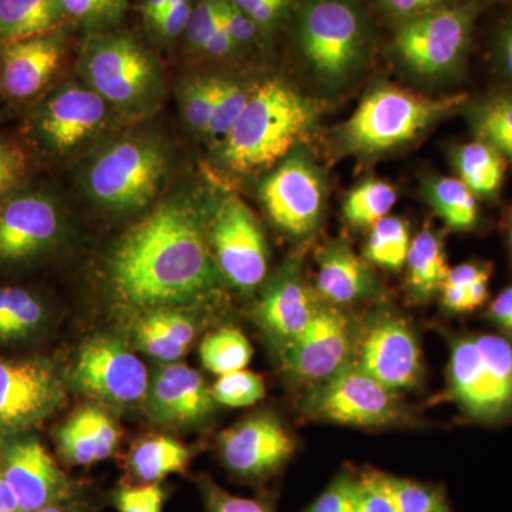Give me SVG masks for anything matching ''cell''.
<instances>
[{
	"label": "cell",
	"instance_id": "obj_1",
	"mask_svg": "<svg viewBox=\"0 0 512 512\" xmlns=\"http://www.w3.org/2000/svg\"><path fill=\"white\" fill-rule=\"evenodd\" d=\"M114 291L140 308L184 303L217 285V268L197 218L163 205L124 235L110 262Z\"/></svg>",
	"mask_w": 512,
	"mask_h": 512
},
{
	"label": "cell",
	"instance_id": "obj_2",
	"mask_svg": "<svg viewBox=\"0 0 512 512\" xmlns=\"http://www.w3.org/2000/svg\"><path fill=\"white\" fill-rule=\"evenodd\" d=\"M318 114V104L288 83L259 84L224 138L222 158L235 173L272 167L308 136Z\"/></svg>",
	"mask_w": 512,
	"mask_h": 512
},
{
	"label": "cell",
	"instance_id": "obj_3",
	"mask_svg": "<svg viewBox=\"0 0 512 512\" xmlns=\"http://www.w3.org/2000/svg\"><path fill=\"white\" fill-rule=\"evenodd\" d=\"M467 100V94L427 97L397 87H379L367 94L343 124L340 137L352 153H382L409 143Z\"/></svg>",
	"mask_w": 512,
	"mask_h": 512
},
{
	"label": "cell",
	"instance_id": "obj_4",
	"mask_svg": "<svg viewBox=\"0 0 512 512\" xmlns=\"http://www.w3.org/2000/svg\"><path fill=\"white\" fill-rule=\"evenodd\" d=\"M450 392L471 419L512 414V343L497 335L460 336L451 342Z\"/></svg>",
	"mask_w": 512,
	"mask_h": 512
},
{
	"label": "cell",
	"instance_id": "obj_5",
	"mask_svg": "<svg viewBox=\"0 0 512 512\" xmlns=\"http://www.w3.org/2000/svg\"><path fill=\"white\" fill-rule=\"evenodd\" d=\"M481 8L480 0H464L404 20L394 39L397 56L420 76L457 73L466 62Z\"/></svg>",
	"mask_w": 512,
	"mask_h": 512
},
{
	"label": "cell",
	"instance_id": "obj_6",
	"mask_svg": "<svg viewBox=\"0 0 512 512\" xmlns=\"http://www.w3.org/2000/svg\"><path fill=\"white\" fill-rule=\"evenodd\" d=\"M299 43L319 80L329 86L346 82L365 55L359 9L350 0H312L302 10Z\"/></svg>",
	"mask_w": 512,
	"mask_h": 512
},
{
	"label": "cell",
	"instance_id": "obj_7",
	"mask_svg": "<svg viewBox=\"0 0 512 512\" xmlns=\"http://www.w3.org/2000/svg\"><path fill=\"white\" fill-rule=\"evenodd\" d=\"M167 173L163 148L146 138H127L104 150L87 175L94 200L117 211H133L153 200Z\"/></svg>",
	"mask_w": 512,
	"mask_h": 512
},
{
	"label": "cell",
	"instance_id": "obj_8",
	"mask_svg": "<svg viewBox=\"0 0 512 512\" xmlns=\"http://www.w3.org/2000/svg\"><path fill=\"white\" fill-rule=\"evenodd\" d=\"M82 69L94 92L116 106L138 107L158 87L153 57L124 35H96L84 46Z\"/></svg>",
	"mask_w": 512,
	"mask_h": 512
},
{
	"label": "cell",
	"instance_id": "obj_9",
	"mask_svg": "<svg viewBox=\"0 0 512 512\" xmlns=\"http://www.w3.org/2000/svg\"><path fill=\"white\" fill-rule=\"evenodd\" d=\"M315 419L359 427H382L402 420L396 392L363 372L355 362L319 383L305 400Z\"/></svg>",
	"mask_w": 512,
	"mask_h": 512
},
{
	"label": "cell",
	"instance_id": "obj_10",
	"mask_svg": "<svg viewBox=\"0 0 512 512\" xmlns=\"http://www.w3.org/2000/svg\"><path fill=\"white\" fill-rule=\"evenodd\" d=\"M107 120V101L83 87L64 86L49 94L29 114L28 133L37 147L63 156L101 130Z\"/></svg>",
	"mask_w": 512,
	"mask_h": 512
},
{
	"label": "cell",
	"instance_id": "obj_11",
	"mask_svg": "<svg viewBox=\"0 0 512 512\" xmlns=\"http://www.w3.org/2000/svg\"><path fill=\"white\" fill-rule=\"evenodd\" d=\"M355 353L353 362L393 392L412 389L419 382V343L400 316L379 313L370 318L357 333Z\"/></svg>",
	"mask_w": 512,
	"mask_h": 512
},
{
	"label": "cell",
	"instance_id": "obj_12",
	"mask_svg": "<svg viewBox=\"0 0 512 512\" xmlns=\"http://www.w3.org/2000/svg\"><path fill=\"white\" fill-rule=\"evenodd\" d=\"M357 333L338 308L320 305L311 322L284 345V365L302 382L319 384L352 362Z\"/></svg>",
	"mask_w": 512,
	"mask_h": 512
},
{
	"label": "cell",
	"instance_id": "obj_13",
	"mask_svg": "<svg viewBox=\"0 0 512 512\" xmlns=\"http://www.w3.org/2000/svg\"><path fill=\"white\" fill-rule=\"evenodd\" d=\"M73 382L82 392L110 404H134L148 394L144 363L113 338L89 340L73 367Z\"/></svg>",
	"mask_w": 512,
	"mask_h": 512
},
{
	"label": "cell",
	"instance_id": "obj_14",
	"mask_svg": "<svg viewBox=\"0 0 512 512\" xmlns=\"http://www.w3.org/2000/svg\"><path fill=\"white\" fill-rule=\"evenodd\" d=\"M218 268L239 291H254L268 271L262 229L247 205L237 197L222 201L211 228Z\"/></svg>",
	"mask_w": 512,
	"mask_h": 512
},
{
	"label": "cell",
	"instance_id": "obj_15",
	"mask_svg": "<svg viewBox=\"0 0 512 512\" xmlns=\"http://www.w3.org/2000/svg\"><path fill=\"white\" fill-rule=\"evenodd\" d=\"M62 234L52 195L22 190L0 201V265H20L45 255Z\"/></svg>",
	"mask_w": 512,
	"mask_h": 512
},
{
	"label": "cell",
	"instance_id": "obj_16",
	"mask_svg": "<svg viewBox=\"0 0 512 512\" xmlns=\"http://www.w3.org/2000/svg\"><path fill=\"white\" fill-rule=\"evenodd\" d=\"M63 399L62 382L49 363L0 359V429H32Z\"/></svg>",
	"mask_w": 512,
	"mask_h": 512
},
{
	"label": "cell",
	"instance_id": "obj_17",
	"mask_svg": "<svg viewBox=\"0 0 512 512\" xmlns=\"http://www.w3.org/2000/svg\"><path fill=\"white\" fill-rule=\"evenodd\" d=\"M261 197L275 225L302 237L311 234L322 215V178L308 158L292 156L266 178Z\"/></svg>",
	"mask_w": 512,
	"mask_h": 512
},
{
	"label": "cell",
	"instance_id": "obj_18",
	"mask_svg": "<svg viewBox=\"0 0 512 512\" xmlns=\"http://www.w3.org/2000/svg\"><path fill=\"white\" fill-rule=\"evenodd\" d=\"M296 441L272 414H258L235 424L220 436V453L231 473L262 480L285 466Z\"/></svg>",
	"mask_w": 512,
	"mask_h": 512
},
{
	"label": "cell",
	"instance_id": "obj_19",
	"mask_svg": "<svg viewBox=\"0 0 512 512\" xmlns=\"http://www.w3.org/2000/svg\"><path fill=\"white\" fill-rule=\"evenodd\" d=\"M64 56L63 37L53 32L0 42V93L29 101L52 83Z\"/></svg>",
	"mask_w": 512,
	"mask_h": 512
},
{
	"label": "cell",
	"instance_id": "obj_20",
	"mask_svg": "<svg viewBox=\"0 0 512 512\" xmlns=\"http://www.w3.org/2000/svg\"><path fill=\"white\" fill-rule=\"evenodd\" d=\"M0 474L12 488L23 512H37L59 504L69 490L63 471L35 439L16 441L6 448Z\"/></svg>",
	"mask_w": 512,
	"mask_h": 512
},
{
	"label": "cell",
	"instance_id": "obj_21",
	"mask_svg": "<svg viewBox=\"0 0 512 512\" xmlns=\"http://www.w3.org/2000/svg\"><path fill=\"white\" fill-rule=\"evenodd\" d=\"M320 303L303 279L298 262L285 266L262 293L256 316L275 340L291 342L311 322Z\"/></svg>",
	"mask_w": 512,
	"mask_h": 512
},
{
	"label": "cell",
	"instance_id": "obj_22",
	"mask_svg": "<svg viewBox=\"0 0 512 512\" xmlns=\"http://www.w3.org/2000/svg\"><path fill=\"white\" fill-rule=\"evenodd\" d=\"M148 407L158 423L190 424L207 419L214 394L197 370L184 363L164 366L148 389Z\"/></svg>",
	"mask_w": 512,
	"mask_h": 512
},
{
	"label": "cell",
	"instance_id": "obj_23",
	"mask_svg": "<svg viewBox=\"0 0 512 512\" xmlns=\"http://www.w3.org/2000/svg\"><path fill=\"white\" fill-rule=\"evenodd\" d=\"M316 288L332 305L363 301L377 292L375 275L343 242H329L318 252Z\"/></svg>",
	"mask_w": 512,
	"mask_h": 512
},
{
	"label": "cell",
	"instance_id": "obj_24",
	"mask_svg": "<svg viewBox=\"0 0 512 512\" xmlns=\"http://www.w3.org/2000/svg\"><path fill=\"white\" fill-rule=\"evenodd\" d=\"M119 440L116 421L96 406H86L74 413L57 433L60 453L76 466H92L106 460Z\"/></svg>",
	"mask_w": 512,
	"mask_h": 512
},
{
	"label": "cell",
	"instance_id": "obj_25",
	"mask_svg": "<svg viewBox=\"0 0 512 512\" xmlns=\"http://www.w3.org/2000/svg\"><path fill=\"white\" fill-rule=\"evenodd\" d=\"M137 345L147 355L174 362L185 355L195 338V326L184 313L154 309L137 322Z\"/></svg>",
	"mask_w": 512,
	"mask_h": 512
},
{
	"label": "cell",
	"instance_id": "obj_26",
	"mask_svg": "<svg viewBox=\"0 0 512 512\" xmlns=\"http://www.w3.org/2000/svg\"><path fill=\"white\" fill-rule=\"evenodd\" d=\"M407 265V288L417 302L429 301L441 291L448 271L443 242L434 232L423 231L410 245Z\"/></svg>",
	"mask_w": 512,
	"mask_h": 512
},
{
	"label": "cell",
	"instance_id": "obj_27",
	"mask_svg": "<svg viewBox=\"0 0 512 512\" xmlns=\"http://www.w3.org/2000/svg\"><path fill=\"white\" fill-rule=\"evenodd\" d=\"M454 167L476 197L493 198L504 183L507 160L494 147L476 140L454 151Z\"/></svg>",
	"mask_w": 512,
	"mask_h": 512
},
{
	"label": "cell",
	"instance_id": "obj_28",
	"mask_svg": "<svg viewBox=\"0 0 512 512\" xmlns=\"http://www.w3.org/2000/svg\"><path fill=\"white\" fill-rule=\"evenodd\" d=\"M64 16L59 0H0V42L53 32Z\"/></svg>",
	"mask_w": 512,
	"mask_h": 512
},
{
	"label": "cell",
	"instance_id": "obj_29",
	"mask_svg": "<svg viewBox=\"0 0 512 512\" xmlns=\"http://www.w3.org/2000/svg\"><path fill=\"white\" fill-rule=\"evenodd\" d=\"M191 460V451L171 437H150L131 451L130 468L144 484L158 483L171 474L183 473Z\"/></svg>",
	"mask_w": 512,
	"mask_h": 512
},
{
	"label": "cell",
	"instance_id": "obj_30",
	"mask_svg": "<svg viewBox=\"0 0 512 512\" xmlns=\"http://www.w3.org/2000/svg\"><path fill=\"white\" fill-rule=\"evenodd\" d=\"M427 201L434 212L456 231H470L477 225V197L460 178L434 177L426 183Z\"/></svg>",
	"mask_w": 512,
	"mask_h": 512
},
{
	"label": "cell",
	"instance_id": "obj_31",
	"mask_svg": "<svg viewBox=\"0 0 512 512\" xmlns=\"http://www.w3.org/2000/svg\"><path fill=\"white\" fill-rule=\"evenodd\" d=\"M468 117L477 140L512 161V94H491L477 101L468 110Z\"/></svg>",
	"mask_w": 512,
	"mask_h": 512
},
{
	"label": "cell",
	"instance_id": "obj_32",
	"mask_svg": "<svg viewBox=\"0 0 512 512\" xmlns=\"http://www.w3.org/2000/svg\"><path fill=\"white\" fill-rule=\"evenodd\" d=\"M45 318L42 302L19 286H0V340L13 342L32 335Z\"/></svg>",
	"mask_w": 512,
	"mask_h": 512
},
{
	"label": "cell",
	"instance_id": "obj_33",
	"mask_svg": "<svg viewBox=\"0 0 512 512\" xmlns=\"http://www.w3.org/2000/svg\"><path fill=\"white\" fill-rule=\"evenodd\" d=\"M397 191L383 180H366L349 192L343 205V214L356 228H372L387 217L396 204Z\"/></svg>",
	"mask_w": 512,
	"mask_h": 512
},
{
	"label": "cell",
	"instance_id": "obj_34",
	"mask_svg": "<svg viewBox=\"0 0 512 512\" xmlns=\"http://www.w3.org/2000/svg\"><path fill=\"white\" fill-rule=\"evenodd\" d=\"M202 365L215 375L245 369L252 359V348L244 333L237 329L225 328L211 333L201 343Z\"/></svg>",
	"mask_w": 512,
	"mask_h": 512
},
{
	"label": "cell",
	"instance_id": "obj_35",
	"mask_svg": "<svg viewBox=\"0 0 512 512\" xmlns=\"http://www.w3.org/2000/svg\"><path fill=\"white\" fill-rule=\"evenodd\" d=\"M409 227L396 217H384L370 229L366 245V258L383 268L402 269L409 255Z\"/></svg>",
	"mask_w": 512,
	"mask_h": 512
},
{
	"label": "cell",
	"instance_id": "obj_36",
	"mask_svg": "<svg viewBox=\"0 0 512 512\" xmlns=\"http://www.w3.org/2000/svg\"><path fill=\"white\" fill-rule=\"evenodd\" d=\"M384 484L396 512H439L447 505L443 493L433 485L387 474H384Z\"/></svg>",
	"mask_w": 512,
	"mask_h": 512
},
{
	"label": "cell",
	"instance_id": "obj_37",
	"mask_svg": "<svg viewBox=\"0 0 512 512\" xmlns=\"http://www.w3.org/2000/svg\"><path fill=\"white\" fill-rule=\"evenodd\" d=\"M212 394L215 402L225 406H252L265 396V383L261 376L242 369L220 376L212 387Z\"/></svg>",
	"mask_w": 512,
	"mask_h": 512
},
{
	"label": "cell",
	"instance_id": "obj_38",
	"mask_svg": "<svg viewBox=\"0 0 512 512\" xmlns=\"http://www.w3.org/2000/svg\"><path fill=\"white\" fill-rule=\"evenodd\" d=\"M251 92L237 82L218 79L217 97L207 133L214 137H227L244 110Z\"/></svg>",
	"mask_w": 512,
	"mask_h": 512
},
{
	"label": "cell",
	"instance_id": "obj_39",
	"mask_svg": "<svg viewBox=\"0 0 512 512\" xmlns=\"http://www.w3.org/2000/svg\"><path fill=\"white\" fill-rule=\"evenodd\" d=\"M30 171L28 150L0 134V201L22 190Z\"/></svg>",
	"mask_w": 512,
	"mask_h": 512
},
{
	"label": "cell",
	"instance_id": "obj_40",
	"mask_svg": "<svg viewBox=\"0 0 512 512\" xmlns=\"http://www.w3.org/2000/svg\"><path fill=\"white\" fill-rule=\"evenodd\" d=\"M218 79H198L185 84L183 107L185 119L192 128L207 133L210 127Z\"/></svg>",
	"mask_w": 512,
	"mask_h": 512
},
{
	"label": "cell",
	"instance_id": "obj_41",
	"mask_svg": "<svg viewBox=\"0 0 512 512\" xmlns=\"http://www.w3.org/2000/svg\"><path fill=\"white\" fill-rule=\"evenodd\" d=\"M64 15L90 28L117 22L126 10V0H59Z\"/></svg>",
	"mask_w": 512,
	"mask_h": 512
},
{
	"label": "cell",
	"instance_id": "obj_42",
	"mask_svg": "<svg viewBox=\"0 0 512 512\" xmlns=\"http://www.w3.org/2000/svg\"><path fill=\"white\" fill-rule=\"evenodd\" d=\"M357 477L342 471L305 512H355Z\"/></svg>",
	"mask_w": 512,
	"mask_h": 512
},
{
	"label": "cell",
	"instance_id": "obj_43",
	"mask_svg": "<svg viewBox=\"0 0 512 512\" xmlns=\"http://www.w3.org/2000/svg\"><path fill=\"white\" fill-rule=\"evenodd\" d=\"M355 512H396L384 484V473L366 470L357 477Z\"/></svg>",
	"mask_w": 512,
	"mask_h": 512
},
{
	"label": "cell",
	"instance_id": "obj_44",
	"mask_svg": "<svg viewBox=\"0 0 512 512\" xmlns=\"http://www.w3.org/2000/svg\"><path fill=\"white\" fill-rule=\"evenodd\" d=\"M165 493L160 484L121 487L114 495L119 512H163Z\"/></svg>",
	"mask_w": 512,
	"mask_h": 512
},
{
	"label": "cell",
	"instance_id": "obj_45",
	"mask_svg": "<svg viewBox=\"0 0 512 512\" xmlns=\"http://www.w3.org/2000/svg\"><path fill=\"white\" fill-rule=\"evenodd\" d=\"M221 2L222 0H201L191 10L185 33H187L188 42L197 49H204L205 43L217 30L221 16Z\"/></svg>",
	"mask_w": 512,
	"mask_h": 512
},
{
	"label": "cell",
	"instance_id": "obj_46",
	"mask_svg": "<svg viewBox=\"0 0 512 512\" xmlns=\"http://www.w3.org/2000/svg\"><path fill=\"white\" fill-rule=\"evenodd\" d=\"M202 493L210 512H272L261 501L229 494L211 480L202 483Z\"/></svg>",
	"mask_w": 512,
	"mask_h": 512
},
{
	"label": "cell",
	"instance_id": "obj_47",
	"mask_svg": "<svg viewBox=\"0 0 512 512\" xmlns=\"http://www.w3.org/2000/svg\"><path fill=\"white\" fill-rule=\"evenodd\" d=\"M443 303L453 312H468L483 305L488 298V282H481L471 288H456V286H443Z\"/></svg>",
	"mask_w": 512,
	"mask_h": 512
},
{
	"label": "cell",
	"instance_id": "obj_48",
	"mask_svg": "<svg viewBox=\"0 0 512 512\" xmlns=\"http://www.w3.org/2000/svg\"><path fill=\"white\" fill-rule=\"evenodd\" d=\"M463 0H380L384 10L394 18L409 20L424 13L456 5Z\"/></svg>",
	"mask_w": 512,
	"mask_h": 512
},
{
	"label": "cell",
	"instance_id": "obj_49",
	"mask_svg": "<svg viewBox=\"0 0 512 512\" xmlns=\"http://www.w3.org/2000/svg\"><path fill=\"white\" fill-rule=\"evenodd\" d=\"M191 10L190 0H171L168 8L153 26L165 37L178 36L185 32Z\"/></svg>",
	"mask_w": 512,
	"mask_h": 512
},
{
	"label": "cell",
	"instance_id": "obj_50",
	"mask_svg": "<svg viewBox=\"0 0 512 512\" xmlns=\"http://www.w3.org/2000/svg\"><path fill=\"white\" fill-rule=\"evenodd\" d=\"M222 12H224V19L225 23H227L229 36L234 40L235 46L254 39L258 26H256L254 20L249 18L247 13L237 8L231 0H229V2L228 0L222 2Z\"/></svg>",
	"mask_w": 512,
	"mask_h": 512
},
{
	"label": "cell",
	"instance_id": "obj_51",
	"mask_svg": "<svg viewBox=\"0 0 512 512\" xmlns=\"http://www.w3.org/2000/svg\"><path fill=\"white\" fill-rule=\"evenodd\" d=\"M491 271L483 264H463L450 269L443 286L456 288H471V286L490 281ZM441 286V288H443Z\"/></svg>",
	"mask_w": 512,
	"mask_h": 512
},
{
	"label": "cell",
	"instance_id": "obj_52",
	"mask_svg": "<svg viewBox=\"0 0 512 512\" xmlns=\"http://www.w3.org/2000/svg\"><path fill=\"white\" fill-rule=\"evenodd\" d=\"M494 55L498 66L512 82V15L501 23L495 33Z\"/></svg>",
	"mask_w": 512,
	"mask_h": 512
},
{
	"label": "cell",
	"instance_id": "obj_53",
	"mask_svg": "<svg viewBox=\"0 0 512 512\" xmlns=\"http://www.w3.org/2000/svg\"><path fill=\"white\" fill-rule=\"evenodd\" d=\"M222 2H224V0H222ZM222 2L220 22H218L217 30H215L214 35L210 37V40L205 43L204 49H202L211 56L228 55L235 47L234 40L229 36L227 23H225L224 12H222Z\"/></svg>",
	"mask_w": 512,
	"mask_h": 512
},
{
	"label": "cell",
	"instance_id": "obj_54",
	"mask_svg": "<svg viewBox=\"0 0 512 512\" xmlns=\"http://www.w3.org/2000/svg\"><path fill=\"white\" fill-rule=\"evenodd\" d=\"M490 318L512 333V286L504 289L491 303Z\"/></svg>",
	"mask_w": 512,
	"mask_h": 512
},
{
	"label": "cell",
	"instance_id": "obj_55",
	"mask_svg": "<svg viewBox=\"0 0 512 512\" xmlns=\"http://www.w3.org/2000/svg\"><path fill=\"white\" fill-rule=\"evenodd\" d=\"M0 512H23L12 488L0 474Z\"/></svg>",
	"mask_w": 512,
	"mask_h": 512
},
{
	"label": "cell",
	"instance_id": "obj_56",
	"mask_svg": "<svg viewBox=\"0 0 512 512\" xmlns=\"http://www.w3.org/2000/svg\"><path fill=\"white\" fill-rule=\"evenodd\" d=\"M171 0H146L143 6L144 16L153 25L154 22L165 12Z\"/></svg>",
	"mask_w": 512,
	"mask_h": 512
},
{
	"label": "cell",
	"instance_id": "obj_57",
	"mask_svg": "<svg viewBox=\"0 0 512 512\" xmlns=\"http://www.w3.org/2000/svg\"><path fill=\"white\" fill-rule=\"evenodd\" d=\"M242 12L249 13L261 0H231Z\"/></svg>",
	"mask_w": 512,
	"mask_h": 512
},
{
	"label": "cell",
	"instance_id": "obj_58",
	"mask_svg": "<svg viewBox=\"0 0 512 512\" xmlns=\"http://www.w3.org/2000/svg\"><path fill=\"white\" fill-rule=\"evenodd\" d=\"M37 512H79V511L72 510V508L62 507V505H59V504H53V505H49V507L42 508V510L37 511Z\"/></svg>",
	"mask_w": 512,
	"mask_h": 512
},
{
	"label": "cell",
	"instance_id": "obj_59",
	"mask_svg": "<svg viewBox=\"0 0 512 512\" xmlns=\"http://www.w3.org/2000/svg\"><path fill=\"white\" fill-rule=\"evenodd\" d=\"M5 446H3V437L0 436V461H2L3 453H5Z\"/></svg>",
	"mask_w": 512,
	"mask_h": 512
},
{
	"label": "cell",
	"instance_id": "obj_60",
	"mask_svg": "<svg viewBox=\"0 0 512 512\" xmlns=\"http://www.w3.org/2000/svg\"><path fill=\"white\" fill-rule=\"evenodd\" d=\"M510 245H511V251H512V224H511V232H510Z\"/></svg>",
	"mask_w": 512,
	"mask_h": 512
},
{
	"label": "cell",
	"instance_id": "obj_61",
	"mask_svg": "<svg viewBox=\"0 0 512 512\" xmlns=\"http://www.w3.org/2000/svg\"><path fill=\"white\" fill-rule=\"evenodd\" d=\"M439 512H448V508H447V505H446V507H444V508H441V510H440Z\"/></svg>",
	"mask_w": 512,
	"mask_h": 512
}]
</instances>
